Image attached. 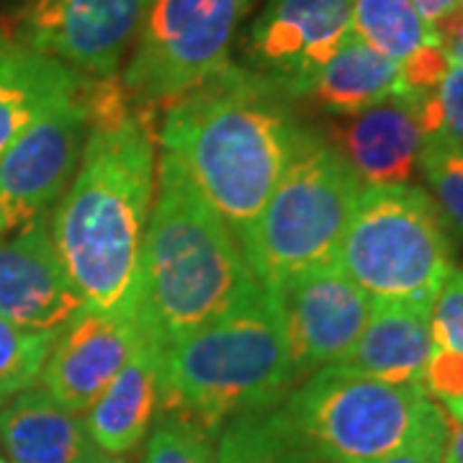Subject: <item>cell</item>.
<instances>
[{"mask_svg": "<svg viewBox=\"0 0 463 463\" xmlns=\"http://www.w3.org/2000/svg\"><path fill=\"white\" fill-rule=\"evenodd\" d=\"M288 93L263 75L227 65L167 103V152L240 240L263 212L297 152Z\"/></svg>", "mask_w": 463, "mask_h": 463, "instance_id": "cell-2", "label": "cell"}, {"mask_svg": "<svg viewBox=\"0 0 463 463\" xmlns=\"http://www.w3.org/2000/svg\"><path fill=\"white\" fill-rule=\"evenodd\" d=\"M425 137V93L404 90L350 116L337 152L368 188L410 185Z\"/></svg>", "mask_w": 463, "mask_h": 463, "instance_id": "cell-15", "label": "cell"}, {"mask_svg": "<svg viewBox=\"0 0 463 463\" xmlns=\"http://www.w3.org/2000/svg\"><path fill=\"white\" fill-rule=\"evenodd\" d=\"M85 83L0 155V237L42 222L65 196L90 134Z\"/></svg>", "mask_w": 463, "mask_h": 463, "instance_id": "cell-9", "label": "cell"}, {"mask_svg": "<svg viewBox=\"0 0 463 463\" xmlns=\"http://www.w3.org/2000/svg\"><path fill=\"white\" fill-rule=\"evenodd\" d=\"M260 288L237 237L183 167L163 152L142 248L137 325L145 340L152 347L167 345L232 312Z\"/></svg>", "mask_w": 463, "mask_h": 463, "instance_id": "cell-3", "label": "cell"}, {"mask_svg": "<svg viewBox=\"0 0 463 463\" xmlns=\"http://www.w3.org/2000/svg\"><path fill=\"white\" fill-rule=\"evenodd\" d=\"M0 463H5V458H3V456H0Z\"/></svg>", "mask_w": 463, "mask_h": 463, "instance_id": "cell-32", "label": "cell"}, {"mask_svg": "<svg viewBox=\"0 0 463 463\" xmlns=\"http://www.w3.org/2000/svg\"><path fill=\"white\" fill-rule=\"evenodd\" d=\"M160 410V361L157 350L142 337L109 389L88 410L85 428L93 443L109 456H124L142 443Z\"/></svg>", "mask_w": 463, "mask_h": 463, "instance_id": "cell-19", "label": "cell"}, {"mask_svg": "<svg viewBox=\"0 0 463 463\" xmlns=\"http://www.w3.org/2000/svg\"><path fill=\"white\" fill-rule=\"evenodd\" d=\"M216 463H327L301 440L281 410L240 414L224 425Z\"/></svg>", "mask_w": 463, "mask_h": 463, "instance_id": "cell-21", "label": "cell"}, {"mask_svg": "<svg viewBox=\"0 0 463 463\" xmlns=\"http://www.w3.org/2000/svg\"><path fill=\"white\" fill-rule=\"evenodd\" d=\"M85 99L90 134L52 219V240L90 312L137 322L142 248L155 191L149 114L114 75L88 78Z\"/></svg>", "mask_w": 463, "mask_h": 463, "instance_id": "cell-1", "label": "cell"}, {"mask_svg": "<svg viewBox=\"0 0 463 463\" xmlns=\"http://www.w3.org/2000/svg\"><path fill=\"white\" fill-rule=\"evenodd\" d=\"M281 317L294 376L337 364L361 337L373 301L332 263L315 265L265 288Z\"/></svg>", "mask_w": 463, "mask_h": 463, "instance_id": "cell-10", "label": "cell"}, {"mask_svg": "<svg viewBox=\"0 0 463 463\" xmlns=\"http://www.w3.org/2000/svg\"><path fill=\"white\" fill-rule=\"evenodd\" d=\"M361 191L345 157L304 134L263 212L237 240L260 286L332 263Z\"/></svg>", "mask_w": 463, "mask_h": 463, "instance_id": "cell-5", "label": "cell"}, {"mask_svg": "<svg viewBox=\"0 0 463 463\" xmlns=\"http://www.w3.org/2000/svg\"><path fill=\"white\" fill-rule=\"evenodd\" d=\"M83 80L75 70L0 32V155Z\"/></svg>", "mask_w": 463, "mask_h": 463, "instance_id": "cell-18", "label": "cell"}, {"mask_svg": "<svg viewBox=\"0 0 463 463\" xmlns=\"http://www.w3.org/2000/svg\"><path fill=\"white\" fill-rule=\"evenodd\" d=\"M149 0H26L16 39L83 78H111Z\"/></svg>", "mask_w": 463, "mask_h": 463, "instance_id": "cell-11", "label": "cell"}, {"mask_svg": "<svg viewBox=\"0 0 463 463\" xmlns=\"http://www.w3.org/2000/svg\"><path fill=\"white\" fill-rule=\"evenodd\" d=\"M430 353L432 307L373 301L361 337L335 365L389 383H422Z\"/></svg>", "mask_w": 463, "mask_h": 463, "instance_id": "cell-17", "label": "cell"}, {"mask_svg": "<svg viewBox=\"0 0 463 463\" xmlns=\"http://www.w3.org/2000/svg\"><path fill=\"white\" fill-rule=\"evenodd\" d=\"M155 350L163 414L209 435L240 414L273 410L297 383L281 317L265 288Z\"/></svg>", "mask_w": 463, "mask_h": 463, "instance_id": "cell-4", "label": "cell"}, {"mask_svg": "<svg viewBox=\"0 0 463 463\" xmlns=\"http://www.w3.org/2000/svg\"><path fill=\"white\" fill-rule=\"evenodd\" d=\"M139 463H216V450L209 432L181 417L163 414Z\"/></svg>", "mask_w": 463, "mask_h": 463, "instance_id": "cell-25", "label": "cell"}, {"mask_svg": "<svg viewBox=\"0 0 463 463\" xmlns=\"http://www.w3.org/2000/svg\"><path fill=\"white\" fill-rule=\"evenodd\" d=\"M353 0H268L250 32V65L294 99L350 36Z\"/></svg>", "mask_w": 463, "mask_h": 463, "instance_id": "cell-12", "label": "cell"}, {"mask_svg": "<svg viewBox=\"0 0 463 463\" xmlns=\"http://www.w3.org/2000/svg\"><path fill=\"white\" fill-rule=\"evenodd\" d=\"M450 440V432H448V420L435 425L428 432H422L417 440H412L410 446L399 448L397 453L392 456H383L379 461L371 463H443L446 458V448Z\"/></svg>", "mask_w": 463, "mask_h": 463, "instance_id": "cell-28", "label": "cell"}, {"mask_svg": "<svg viewBox=\"0 0 463 463\" xmlns=\"http://www.w3.org/2000/svg\"><path fill=\"white\" fill-rule=\"evenodd\" d=\"M425 134L463 145V65L450 62L435 90L425 93Z\"/></svg>", "mask_w": 463, "mask_h": 463, "instance_id": "cell-26", "label": "cell"}, {"mask_svg": "<svg viewBox=\"0 0 463 463\" xmlns=\"http://www.w3.org/2000/svg\"><path fill=\"white\" fill-rule=\"evenodd\" d=\"M420 167L428 178L443 222L463 240V145L443 137H425Z\"/></svg>", "mask_w": 463, "mask_h": 463, "instance_id": "cell-24", "label": "cell"}, {"mask_svg": "<svg viewBox=\"0 0 463 463\" xmlns=\"http://www.w3.org/2000/svg\"><path fill=\"white\" fill-rule=\"evenodd\" d=\"M252 0H149L121 85L147 109L170 103L230 65Z\"/></svg>", "mask_w": 463, "mask_h": 463, "instance_id": "cell-8", "label": "cell"}, {"mask_svg": "<svg viewBox=\"0 0 463 463\" xmlns=\"http://www.w3.org/2000/svg\"><path fill=\"white\" fill-rule=\"evenodd\" d=\"M142 337L137 322L85 309L52 345L39 376L44 392L70 412H88L132 358Z\"/></svg>", "mask_w": 463, "mask_h": 463, "instance_id": "cell-14", "label": "cell"}, {"mask_svg": "<svg viewBox=\"0 0 463 463\" xmlns=\"http://www.w3.org/2000/svg\"><path fill=\"white\" fill-rule=\"evenodd\" d=\"M350 32L399 65L412 60L417 52L440 44L412 0H353Z\"/></svg>", "mask_w": 463, "mask_h": 463, "instance_id": "cell-22", "label": "cell"}, {"mask_svg": "<svg viewBox=\"0 0 463 463\" xmlns=\"http://www.w3.org/2000/svg\"><path fill=\"white\" fill-rule=\"evenodd\" d=\"M404 90L402 65L350 33L345 44L307 85L304 96L315 99L327 111L355 116Z\"/></svg>", "mask_w": 463, "mask_h": 463, "instance_id": "cell-20", "label": "cell"}, {"mask_svg": "<svg viewBox=\"0 0 463 463\" xmlns=\"http://www.w3.org/2000/svg\"><path fill=\"white\" fill-rule=\"evenodd\" d=\"M335 260L371 301L432 307L453 270V248L422 188L381 185L361 191Z\"/></svg>", "mask_w": 463, "mask_h": 463, "instance_id": "cell-7", "label": "cell"}, {"mask_svg": "<svg viewBox=\"0 0 463 463\" xmlns=\"http://www.w3.org/2000/svg\"><path fill=\"white\" fill-rule=\"evenodd\" d=\"M85 309L44 219L0 237L3 319L29 332H62Z\"/></svg>", "mask_w": 463, "mask_h": 463, "instance_id": "cell-13", "label": "cell"}, {"mask_svg": "<svg viewBox=\"0 0 463 463\" xmlns=\"http://www.w3.org/2000/svg\"><path fill=\"white\" fill-rule=\"evenodd\" d=\"M417 14L425 18L430 26L446 21L448 16H453L456 11H461L463 0H412Z\"/></svg>", "mask_w": 463, "mask_h": 463, "instance_id": "cell-30", "label": "cell"}, {"mask_svg": "<svg viewBox=\"0 0 463 463\" xmlns=\"http://www.w3.org/2000/svg\"><path fill=\"white\" fill-rule=\"evenodd\" d=\"M0 448L8 463H121L93 443L80 414L33 386L0 404Z\"/></svg>", "mask_w": 463, "mask_h": 463, "instance_id": "cell-16", "label": "cell"}, {"mask_svg": "<svg viewBox=\"0 0 463 463\" xmlns=\"http://www.w3.org/2000/svg\"><path fill=\"white\" fill-rule=\"evenodd\" d=\"M432 29L438 33V42L448 54V60L456 65H463V11H456L446 21L435 24Z\"/></svg>", "mask_w": 463, "mask_h": 463, "instance_id": "cell-29", "label": "cell"}, {"mask_svg": "<svg viewBox=\"0 0 463 463\" xmlns=\"http://www.w3.org/2000/svg\"><path fill=\"white\" fill-rule=\"evenodd\" d=\"M281 412L327 463H371L446 422L425 383H389L325 365L294 389Z\"/></svg>", "mask_w": 463, "mask_h": 463, "instance_id": "cell-6", "label": "cell"}, {"mask_svg": "<svg viewBox=\"0 0 463 463\" xmlns=\"http://www.w3.org/2000/svg\"><path fill=\"white\" fill-rule=\"evenodd\" d=\"M432 347L463 358V270H450L432 304Z\"/></svg>", "mask_w": 463, "mask_h": 463, "instance_id": "cell-27", "label": "cell"}, {"mask_svg": "<svg viewBox=\"0 0 463 463\" xmlns=\"http://www.w3.org/2000/svg\"><path fill=\"white\" fill-rule=\"evenodd\" d=\"M60 332H29L0 317V404L32 389Z\"/></svg>", "mask_w": 463, "mask_h": 463, "instance_id": "cell-23", "label": "cell"}, {"mask_svg": "<svg viewBox=\"0 0 463 463\" xmlns=\"http://www.w3.org/2000/svg\"><path fill=\"white\" fill-rule=\"evenodd\" d=\"M443 463H463V425H458V430L450 435Z\"/></svg>", "mask_w": 463, "mask_h": 463, "instance_id": "cell-31", "label": "cell"}]
</instances>
